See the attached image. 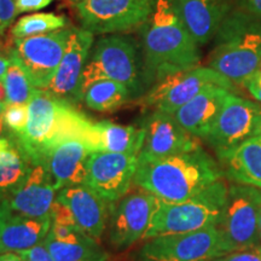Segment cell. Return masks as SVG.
I'll use <instances>...</instances> for the list:
<instances>
[{
    "label": "cell",
    "instance_id": "cell-24",
    "mask_svg": "<svg viewBox=\"0 0 261 261\" xmlns=\"http://www.w3.org/2000/svg\"><path fill=\"white\" fill-rule=\"evenodd\" d=\"M224 175L236 184L261 189V136L218 156Z\"/></svg>",
    "mask_w": 261,
    "mask_h": 261
},
{
    "label": "cell",
    "instance_id": "cell-39",
    "mask_svg": "<svg viewBox=\"0 0 261 261\" xmlns=\"http://www.w3.org/2000/svg\"><path fill=\"white\" fill-rule=\"evenodd\" d=\"M9 67V55L8 56H3L0 55V79H4L6 70Z\"/></svg>",
    "mask_w": 261,
    "mask_h": 261
},
{
    "label": "cell",
    "instance_id": "cell-22",
    "mask_svg": "<svg viewBox=\"0 0 261 261\" xmlns=\"http://www.w3.org/2000/svg\"><path fill=\"white\" fill-rule=\"evenodd\" d=\"M179 15L198 45L210 42L231 11L227 0H177Z\"/></svg>",
    "mask_w": 261,
    "mask_h": 261
},
{
    "label": "cell",
    "instance_id": "cell-12",
    "mask_svg": "<svg viewBox=\"0 0 261 261\" xmlns=\"http://www.w3.org/2000/svg\"><path fill=\"white\" fill-rule=\"evenodd\" d=\"M257 136H261V107L230 93L205 140L219 156Z\"/></svg>",
    "mask_w": 261,
    "mask_h": 261
},
{
    "label": "cell",
    "instance_id": "cell-2",
    "mask_svg": "<svg viewBox=\"0 0 261 261\" xmlns=\"http://www.w3.org/2000/svg\"><path fill=\"white\" fill-rule=\"evenodd\" d=\"M223 177L219 163L198 148L161 159L138 158L133 185L165 203H177L194 197Z\"/></svg>",
    "mask_w": 261,
    "mask_h": 261
},
{
    "label": "cell",
    "instance_id": "cell-3",
    "mask_svg": "<svg viewBox=\"0 0 261 261\" xmlns=\"http://www.w3.org/2000/svg\"><path fill=\"white\" fill-rule=\"evenodd\" d=\"M28 112L24 133L16 138L32 162L46 163L52 150L67 140L79 139L87 144L93 121L74 104L46 90L37 89L28 104Z\"/></svg>",
    "mask_w": 261,
    "mask_h": 261
},
{
    "label": "cell",
    "instance_id": "cell-29",
    "mask_svg": "<svg viewBox=\"0 0 261 261\" xmlns=\"http://www.w3.org/2000/svg\"><path fill=\"white\" fill-rule=\"evenodd\" d=\"M65 24H67L65 17L52 12L27 15L19 18L14 24L11 35L14 39L37 37L65 28Z\"/></svg>",
    "mask_w": 261,
    "mask_h": 261
},
{
    "label": "cell",
    "instance_id": "cell-21",
    "mask_svg": "<svg viewBox=\"0 0 261 261\" xmlns=\"http://www.w3.org/2000/svg\"><path fill=\"white\" fill-rule=\"evenodd\" d=\"M91 152L93 151L86 143L79 139L67 140L52 150L46 163L57 191L86 184Z\"/></svg>",
    "mask_w": 261,
    "mask_h": 261
},
{
    "label": "cell",
    "instance_id": "cell-25",
    "mask_svg": "<svg viewBox=\"0 0 261 261\" xmlns=\"http://www.w3.org/2000/svg\"><path fill=\"white\" fill-rule=\"evenodd\" d=\"M32 160L19 145L17 138L0 150V204L24 180L32 168Z\"/></svg>",
    "mask_w": 261,
    "mask_h": 261
},
{
    "label": "cell",
    "instance_id": "cell-35",
    "mask_svg": "<svg viewBox=\"0 0 261 261\" xmlns=\"http://www.w3.org/2000/svg\"><path fill=\"white\" fill-rule=\"evenodd\" d=\"M54 0H16V9L17 14H23V12H33L39 11V10L45 9Z\"/></svg>",
    "mask_w": 261,
    "mask_h": 261
},
{
    "label": "cell",
    "instance_id": "cell-26",
    "mask_svg": "<svg viewBox=\"0 0 261 261\" xmlns=\"http://www.w3.org/2000/svg\"><path fill=\"white\" fill-rule=\"evenodd\" d=\"M44 242L55 261H81L104 254L96 240L83 231L65 240H57L47 234Z\"/></svg>",
    "mask_w": 261,
    "mask_h": 261
},
{
    "label": "cell",
    "instance_id": "cell-45",
    "mask_svg": "<svg viewBox=\"0 0 261 261\" xmlns=\"http://www.w3.org/2000/svg\"><path fill=\"white\" fill-rule=\"evenodd\" d=\"M69 2H71V3H73V4H75V5H76V4H77V3L83 2V0H69Z\"/></svg>",
    "mask_w": 261,
    "mask_h": 261
},
{
    "label": "cell",
    "instance_id": "cell-15",
    "mask_svg": "<svg viewBox=\"0 0 261 261\" xmlns=\"http://www.w3.org/2000/svg\"><path fill=\"white\" fill-rule=\"evenodd\" d=\"M144 142L138 158L161 159L201 148L198 140L179 125L172 114L154 110L142 123Z\"/></svg>",
    "mask_w": 261,
    "mask_h": 261
},
{
    "label": "cell",
    "instance_id": "cell-18",
    "mask_svg": "<svg viewBox=\"0 0 261 261\" xmlns=\"http://www.w3.org/2000/svg\"><path fill=\"white\" fill-rule=\"evenodd\" d=\"M56 198L69 207L77 227L98 241L109 223L113 204L100 197L89 185L62 189Z\"/></svg>",
    "mask_w": 261,
    "mask_h": 261
},
{
    "label": "cell",
    "instance_id": "cell-1",
    "mask_svg": "<svg viewBox=\"0 0 261 261\" xmlns=\"http://www.w3.org/2000/svg\"><path fill=\"white\" fill-rule=\"evenodd\" d=\"M139 28L149 89L167 75L198 67L200 45L185 27L177 0H156L151 14Z\"/></svg>",
    "mask_w": 261,
    "mask_h": 261
},
{
    "label": "cell",
    "instance_id": "cell-27",
    "mask_svg": "<svg viewBox=\"0 0 261 261\" xmlns=\"http://www.w3.org/2000/svg\"><path fill=\"white\" fill-rule=\"evenodd\" d=\"M130 99L132 94L125 85L106 79L91 85L84 94L83 102L94 112L108 113L119 109Z\"/></svg>",
    "mask_w": 261,
    "mask_h": 261
},
{
    "label": "cell",
    "instance_id": "cell-48",
    "mask_svg": "<svg viewBox=\"0 0 261 261\" xmlns=\"http://www.w3.org/2000/svg\"><path fill=\"white\" fill-rule=\"evenodd\" d=\"M260 65H261V64H260Z\"/></svg>",
    "mask_w": 261,
    "mask_h": 261
},
{
    "label": "cell",
    "instance_id": "cell-4",
    "mask_svg": "<svg viewBox=\"0 0 261 261\" xmlns=\"http://www.w3.org/2000/svg\"><path fill=\"white\" fill-rule=\"evenodd\" d=\"M210 68L232 85L244 86L261 64V17L230 11L215 35Z\"/></svg>",
    "mask_w": 261,
    "mask_h": 261
},
{
    "label": "cell",
    "instance_id": "cell-17",
    "mask_svg": "<svg viewBox=\"0 0 261 261\" xmlns=\"http://www.w3.org/2000/svg\"><path fill=\"white\" fill-rule=\"evenodd\" d=\"M57 192L47 163L33 162L22 184L0 205L12 213L40 218L50 214Z\"/></svg>",
    "mask_w": 261,
    "mask_h": 261
},
{
    "label": "cell",
    "instance_id": "cell-32",
    "mask_svg": "<svg viewBox=\"0 0 261 261\" xmlns=\"http://www.w3.org/2000/svg\"><path fill=\"white\" fill-rule=\"evenodd\" d=\"M213 261H261V246L228 253L224 256L217 257Z\"/></svg>",
    "mask_w": 261,
    "mask_h": 261
},
{
    "label": "cell",
    "instance_id": "cell-31",
    "mask_svg": "<svg viewBox=\"0 0 261 261\" xmlns=\"http://www.w3.org/2000/svg\"><path fill=\"white\" fill-rule=\"evenodd\" d=\"M50 217H51L52 223L65 225V226H70L74 228H79L77 227L76 223H75L73 213H71L69 207H68L67 204H64L63 202L58 201L57 198L54 201V203L51 205Z\"/></svg>",
    "mask_w": 261,
    "mask_h": 261
},
{
    "label": "cell",
    "instance_id": "cell-43",
    "mask_svg": "<svg viewBox=\"0 0 261 261\" xmlns=\"http://www.w3.org/2000/svg\"><path fill=\"white\" fill-rule=\"evenodd\" d=\"M257 238H259V246H261V210L259 213V221H257Z\"/></svg>",
    "mask_w": 261,
    "mask_h": 261
},
{
    "label": "cell",
    "instance_id": "cell-14",
    "mask_svg": "<svg viewBox=\"0 0 261 261\" xmlns=\"http://www.w3.org/2000/svg\"><path fill=\"white\" fill-rule=\"evenodd\" d=\"M138 158L119 152L93 151L87 161L86 185L114 203L130 190Z\"/></svg>",
    "mask_w": 261,
    "mask_h": 261
},
{
    "label": "cell",
    "instance_id": "cell-6",
    "mask_svg": "<svg viewBox=\"0 0 261 261\" xmlns=\"http://www.w3.org/2000/svg\"><path fill=\"white\" fill-rule=\"evenodd\" d=\"M227 196L228 187L221 179L185 201L177 203L161 201L144 240L218 226L226 208Z\"/></svg>",
    "mask_w": 261,
    "mask_h": 261
},
{
    "label": "cell",
    "instance_id": "cell-8",
    "mask_svg": "<svg viewBox=\"0 0 261 261\" xmlns=\"http://www.w3.org/2000/svg\"><path fill=\"white\" fill-rule=\"evenodd\" d=\"M219 228L149 238L133 261H213L226 255Z\"/></svg>",
    "mask_w": 261,
    "mask_h": 261
},
{
    "label": "cell",
    "instance_id": "cell-41",
    "mask_svg": "<svg viewBox=\"0 0 261 261\" xmlns=\"http://www.w3.org/2000/svg\"><path fill=\"white\" fill-rule=\"evenodd\" d=\"M0 102L6 104V89L4 79H0Z\"/></svg>",
    "mask_w": 261,
    "mask_h": 261
},
{
    "label": "cell",
    "instance_id": "cell-33",
    "mask_svg": "<svg viewBox=\"0 0 261 261\" xmlns=\"http://www.w3.org/2000/svg\"><path fill=\"white\" fill-rule=\"evenodd\" d=\"M16 15V0H0V35L14 22Z\"/></svg>",
    "mask_w": 261,
    "mask_h": 261
},
{
    "label": "cell",
    "instance_id": "cell-40",
    "mask_svg": "<svg viewBox=\"0 0 261 261\" xmlns=\"http://www.w3.org/2000/svg\"><path fill=\"white\" fill-rule=\"evenodd\" d=\"M0 261H23L22 257L16 253L0 254Z\"/></svg>",
    "mask_w": 261,
    "mask_h": 261
},
{
    "label": "cell",
    "instance_id": "cell-23",
    "mask_svg": "<svg viewBox=\"0 0 261 261\" xmlns=\"http://www.w3.org/2000/svg\"><path fill=\"white\" fill-rule=\"evenodd\" d=\"M144 142V128L140 125L122 126L110 121H93L87 145L92 151L127 154L138 158Z\"/></svg>",
    "mask_w": 261,
    "mask_h": 261
},
{
    "label": "cell",
    "instance_id": "cell-37",
    "mask_svg": "<svg viewBox=\"0 0 261 261\" xmlns=\"http://www.w3.org/2000/svg\"><path fill=\"white\" fill-rule=\"evenodd\" d=\"M16 140V136L6 127L4 120L0 116V150L11 145Z\"/></svg>",
    "mask_w": 261,
    "mask_h": 261
},
{
    "label": "cell",
    "instance_id": "cell-9",
    "mask_svg": "<svg viewBox=\"0 0 261 261\" xmlns=\"http://www.w3.org/2000/svg\"><path fill=\"white\" fill-rule=\"evenodd\" d=\"M260 210L261 189L236 182L228 187L226 208L217 226L227 254L259 246Z\"/></svg>",
    "mask_w": 261,
    "mask_h": 261
},
{
    "label": "cell",
    "instance_id": "cell-16",
    "mask_svg": "<svg viewBox=\"0 0 261 261\" xmlns=\"http://www.w3.org/2000/svg\"><path fill=\"white\" fill-rule=\"evenodd\" d=\"M93 33L87 29L71 28L67 48L47 92L65 102L79 103V85L84 68L93 46Z\"/></svg>",
    "mask_w": 261,
    "mask_h": 261
},
{
    "label": "cell",
    "instance_id": "cell-44",
    "mask_svg": "<svg viewBox=\"0 0 261 261\" xmlns=\"http://www.w3.org/2000/svg\"><path fill=\"white\" fill-rule=\"evenodd\" d=\"M5 106H6V104H4V103L0 102V116H2V115H3V113H4Z\"/></svg>",
    "mask_w": 261,
    "mask_h": 261
},
{
    "label": "cell",
    "instance_id": "cell-36",
    "mask_svg": "<svg viewBox=\"0 0 261 261\" xmlns=\"http://www.w3.org/2000/svg\"><path fill=\"white\" fill-rule=\"evenodd\" d=\"M249 93L255 98L256 100L261 102V69H257L252 76L249 77L244 84Z\"/></svg>",
    "mask_w": 261,
    "mask_h": 261
},
{
    "label": "cell",
    "instance_id": "cell-42",
    "mask_svg": "<svg viewBox=\"0 0 261 261\" xmlns=\"http://www.w3.org/2000/svg\"><path fill=\"white\" fill-rule=\"evenodd\" d=\"M107 260H108V256H107V254L104 253V254H102V255L93 256V257H90V259H85L81 261H107Z\"/></svg>",
    "mask_w": 261,
    "mask_h": 261
},
{
    "label": "cell",
    "instance_id": "cell-19",
    "mask_svg": "<svg viewBox=\"0 0 261 261\" xmlns=\"http://www.w3.org/2000/svg\"><path fill=\"white\" fill-rule=\"evenodd\" d=\"M0 254L21 253L38 246L50 233L52 220L50 214L31 218L12 213L0 205Z\"/></svg>",
    "mask_w": 261,
    "mask_h": 261
},
{
    "label": "cell",
    "instance_id": "cell-10",
    "mask_svg": "<svg viewBox=\"0 0 261 261\" xmlns=\"http://www.w3.org/2000/svg\"><path fill=\"white\" fill-rule=\"evenodd\" d=\"M156 0H83L75 5L84 29L93 34H116L140 27Z\"/></svg>",
    "mask_w": 261,
    "mask_h": 261
},
{
    "label": "cell",
    "instance_id": "cell-13",
    "mask_svg": "<svg viewBox=\"0 0 261 261\" xmlns=\"http://www.w3.org/2000/svg\"><path fill=\"white\" fill-rule=\"evenodd\" d=\"M71 34L62 28L37 37L14 39V50L23 62L37 89L46 90L56 74Z\"/></svg>",
    "mask_w": 261,
    "mask_h": 261
},
{
    "label": "cell",
    "instance_id": "cell-46",
    "mask_svg": "<svg viewBox=\"0 0 261 261\" xmlns=\"http://www.w3.org/2000/svg\"><path fill=\"white\" fill-rule=\"evenodd\" d=\"M0 232H2V220H0Z\"/></svg>",
    "mask_w": 261,
    "mask_h": 261
},
{
    "label": "cell",
    "instance_id": "cell-7",
    "mask_svg": "<svg viewBox=\"0 0 261 261\" xmlns=\"http://www.w3.org/2000/svg\"><path fill=\"white\" fill-rule=\"evenodd\" d=\"M215 86L228 91L233 89L231 81L211 68H191L156 81L146 91L140 103L158 112L173 115L202 91Z\"/></svg>",
    "mask_w": 261,
    "mask_h": 261
},
{
    "label": "cell",
    "instance_id": "cell-30",
    "mask_svg": "<svg viewBox=\"0 0 261 261\" xmlns=\"http://www.w3.org/2000/svg\"><path fill=\"white\" fill-rule=\"evenodd\" d=\"M28 106L27 104H6L3 120L5 125L16 137L22 136L24 133L28 123Z\"/></svg>",
    "mask_w": 261,
    "mask_h": 261
},
{
    "label": "cell",
    "instance_id": "cell-11",
    "mask_svg": "<svg viewBox=\"0 0 261 261\" xmlns=\"http://www.w3.org/2000/svg\"><path fill=\"white\" fill-rule=\"evenodd\" d=\"M113 204L109 218V242L125 249L144 240L161 201L144 189L136 187Z\"/></svg>",
    "mask_w": 261,
    "mask_h": 261
},
{
    "label": "cell",
    "instance_id": "cell-34",
    "mask_svg": "<svg viewBox=\"0 0 261 261\" xmlns=\"http://www.w3.org/2000/svg\"><path fill=\"white\" fill-rule=\"evenodd\" d=\"M18 255L23 261H55L45 242L39 243L38 246L33 247L31 249L18 253Z\"/></svg>",
    "mask_w": 261,
    "mask_h": 261
},
{
    "label": "cell",
    "instance_id": "cell-5",
    "mask_svg": "<svg viewBox=\"0 0 261 261\" xmlns=\"http://www.w3.org/2000/svg\"><path fill=\"white\" fill-rule=\"evenodd\" d=\"M114 80L125 85L132 98L142 97L149 90L145 77L142 47L133 38L113 34L98 40L91 50L79 85V102L94 83Z\"/></svg>",
    "mask_w": 261,
    "mask_h": 261
},
{
    "label": "cell",
    "instance_id": "cell-38",
    "mask_svg": "<svg viewBox=\"0 0 261 261\" xmlns=\"http://www.w3.org/2000/svg\"><path fill=\"white\" fill-rule=\"evenodd\" d=\"M240 4L241 10L261 17V0H240Z\"/></svg>",
    "mask_w": 261,
    "mask_h": 261
},
{
    "label": "cell",
    "instance_id": "cell-20",
    "mask_svg": "<svg viewBox=\"0 0 261 261\" xmlns=\"http://www.w3.org/2000/svg\"><path fill=\"white\" fill-rule=\"evenodd\" d=\"M230 93V91L223 87H210L198 93L185 106L179 108L173 116L190 135L196 138L205 139L213 128Z\"/></svg>",
    "mask_w": 261,
    "mask_h": 261
},
{
    "label": "cell",
    "instance_id": "cell-28",
    "mask_svg": "<svg viewBox=\"0 0 261 261\" xmlns=\"http://www.w3.org/2000/svg\"><path fill=\"white\" fill-rule=\"evenodd\" d=\"M6 89V104H29L37 87L23 62L14 48L9 52V67L4 76Z\"/></svg>",
    "mask_w": 261,
    "mask_h": 261
},
{
    "label": "cell",
    "instance_id": "cell-47",
    "mask_svg": "<svg viewBox=\"0 0 261 261\" xmlns=\"http://www.w3.org/2000/svg\"><path fill=\"white\" fill-rule=\"evenodd\" d=\"M0 50H2V45H0Z\"/></svg>",
    "mask_w": 261,
    "mask_h": 261
}]
</instances>
